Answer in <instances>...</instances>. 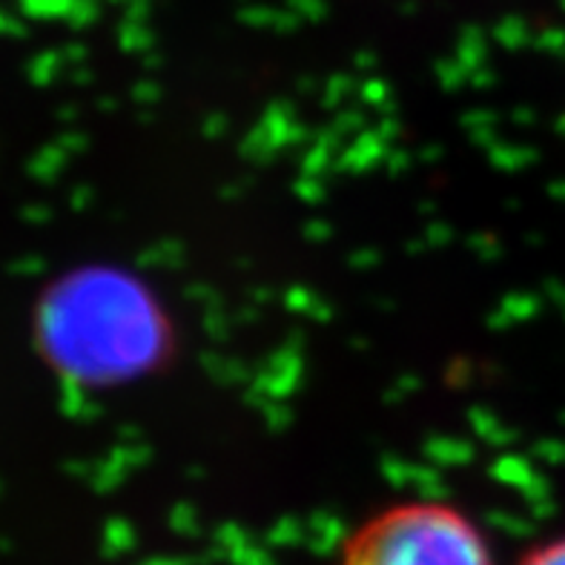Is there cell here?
Segmentation results:
<instances>
[{
	"instance_id": "2",
	"label": "cell",
	"mask_w": 565,
	"mask_h": 565,
	"mask_svg": "<svg viewBox=\"0 0 565 565\" xmlns=\"http://www.w3.org/2000/svg\"><path fill=\"white\" fill-rule=\"evenodd\" d=\"M337 565H497L486 531L437 500H405L376 511L344 537Z\"/></svg>"
},
{
	"instance_id": "3",
	"label": "cell",
	"mask_w": 565,
	"mask_h": 565,
	"mask_svg": "<svg viewBox=\"0 0 565 565\" xmlns=\"http://www.w3.org/2000/svg\"><path fill=\"white\" fill-rule=\"evenodd\" d=\"M516 565H565V534L531 545L529 552L516 559Z\"/></svg>"
},
{
	"instance_id": "1",
	"label": "cell",
	"mask_w": 565,
	"mask_h": 565,
	"mask_svg": "<svg viewBox=\"0 0 565 565\" xmlns=\"http://www.w3.org/2000/svg\"><path fill=\"white\" fill-rule=\"evenodd\" d=\"M150 299L118 273H72L46 290L35 313L41 356L78 382H113L156 351Z\"/></svg>"
}]
</instances>
